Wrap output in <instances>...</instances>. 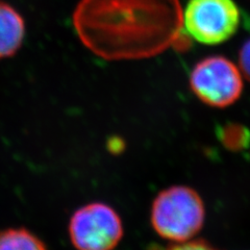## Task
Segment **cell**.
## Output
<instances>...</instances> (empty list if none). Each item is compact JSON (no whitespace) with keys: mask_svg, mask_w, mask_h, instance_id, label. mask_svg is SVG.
I'll return each mask as SVG.
<instances>
[{"mask_svg":"<svg viewBox=\"0 0 250 250\" xmlns=\"http://www.w3.org/2000/svg\"><path fill=\"white\" fill-rule=\"evenodd\" d=\"M73 25L83 44L108 61L156 56L182 33L178 0H81Z\"/></svg>","mask_w":250,"mask_h":250,"instance_id":"cell-1","label":"cell"},{"mask_svg":"<svg viewBox=\"0 0 250 250\" xmlns=\"http://www.w3.org/2000/svg\"><path fill=\"white\" fill-rule=\"evenodd\" d=\"M205 216V206L196 192L186 186H173L154 198L150 221L160 237L183 243L201 229Z\"/></svg>","mask_w":250,"mask_h":250,"instance_id":"cell-2","label":"cell"},{"mask_svg":"<svg viewBox=\"0 0 250 250\" xmlns=\"http://www.w3.org/2000/svg\"><path fill=\"white\" fill-rule=\"evenodd\" d=\"M69 238L76 250H114L124 229L121 217L104 202H91L75 210L68 225Z\"/></svg>","mask_w":250,"mask_h":250,"instance_id":"cell-3","label":"cell"},{"mask_svg":"<svg viewBox=\"0 0 250 250\" xmlns=\"http://www.w3.org/2000/svg\"><path fill=\"white\" fill-rule=\"evenodd\" d=\"M240 12L232 0H189L185 15L186 30L195 41L207 45L220 44L234 35Z\"/></svg>","mask_w":250,"mask_h":250,"instance_id":"cell-4","label":"cell"},{"mask_svg":"<svg viewBox=\"0 0 250 250\" xmlns=\"http://www.w3.org/2000/svg\"><path fill=\"white\" fill-rule=\"evenodd\" d=\"M193 93L210 106L224 107L238 100L243 90L239 69L223 57H208L198 62L190 75Z\"/></svg>","mask_w":250,"mask_h":250,"instance_id":"cell-5","label":"cell"},{"mask_svg":"<svg viewBox=\"0 0 250 250\" xmlns=\"http://www.w3.org/2000/svg\"><path fill=\"white\" fill-rule=\"evenodd\" d=\"M25 22L18 11L0 1V60L13 57L23 44Z\"/></svg>","mask_w":250,"mask_h":250,"instance_id":"cell-6","label":"cell"},{"mask_svg":"<svg viewBox=\"0 0 250 250\" xmlns=\"http://www.w3.org/2000/svg\"><path fill=\"white\" fill-rule=\"evenodd\" d=\"M0 250H48L44 242L24 228L0 230Z\"/></svg>","mask_w":250,"mask_h":250,"instance_id":"cell-7","label":"cell"},{"mask_svg":"<svg viewBox=\"0 0 250 250\" xmlns=\"http://www.w3.org/2000/svg\"><path fill=\"white\" fill-rule=\"evenodd\" d=\"M148 250H216L212 246H209L206 242L202 241H187L177 245H171L169 247H161L158 245L151 246Z\"/></svg>","mask_w":250,"mask_h":250,"instance_id":"cell-8","label":"cell"},{"mask_svg":"<svg viewBox=\"0 0 250 250\" xmlns=\"http://www.w3.org/2000/svg\"><path fill=\"white\" fill-rule=\"evenodd\" d=\"M239 62L242 73L250 82V39L242 46L240 50Z\"/></svg>","mask_w":250,"mask_h":250,"instance_id":"cell-9","label":"cell"}]
</instances>
